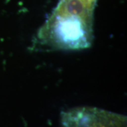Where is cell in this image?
I'll use <instances>...</instances> for the list:
<instances>
[{"label":"cell","instance_id":"cell-1","mask_svg":"<svg viewBox=\"0 0 127 127\" xmlns=\"http://www.w3.org/2000/svg\"><path fill=\"white\" fill-rule=\"evenodd\" d=\"M62 127H127L126 116L97 107L83 106L64 111Z\"/></svg>","mask_w":127,"mask_h":127}]
</instances>
